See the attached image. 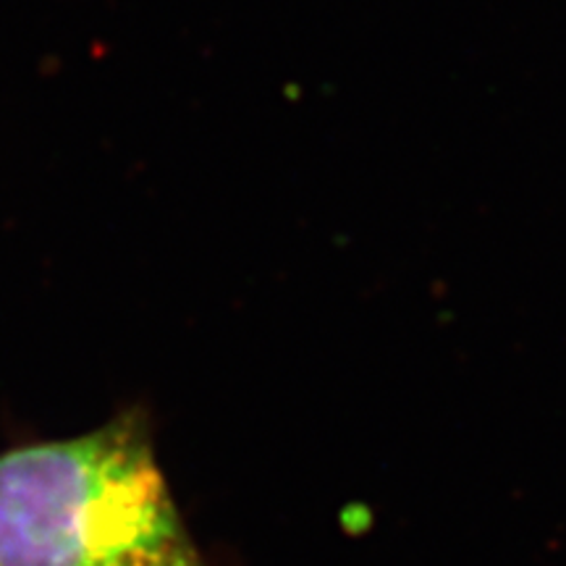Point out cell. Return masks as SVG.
I'll return each instance as SVG.
<instances>
[{
    "label": "cell",
    "instance_id": "1",
    "mask_svg": "<svg viewBox=\"0 0 566 566\" xmlns=\"http://www.w3.org/2000/svg\"><path fill=\"white\" fill-rule=\"evenodd\" d=\"M0 566H216L176 506L150 417L0 454Z\"/></svg>",
    "mask_w": 566,
    "mask_h": 566
}]
</instances>
